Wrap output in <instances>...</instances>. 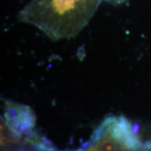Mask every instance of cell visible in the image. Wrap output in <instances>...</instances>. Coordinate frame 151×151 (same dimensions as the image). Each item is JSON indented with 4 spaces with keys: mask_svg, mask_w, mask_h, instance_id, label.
<instances>
[{
    "mask_svg": "<svg viewBox=\"0 0 151 151\" xmlns=\"http://www.w3.org/2000/svg\"><path fill=\"white\" fill-rule=\"evenodd\" d=\"M101 0H32L19 14L21 22L35 26L52 40L76 36L98 9Z\"/></svg>",
    "mask_w": 151,
    "mask_h": 151,
    "instance_id": "6da1fadb",
    "label": "cell"
},
{
    "mask_svg": "<svg viewBox=\"0 0 151 151\" xmlns=\"http://www.w3.org/2000/svg\"><path fill=\"white\" fill-rule=\"evenodd\" d=\"M4 116L9 127L18 136L35 126L36 116L32 109L27 106L6 101Z\"/></svg>",
    "mask_w": 151,
    "mask_h": 151,
    "instance_id": "7a4b0ae2",
    "label": "cell"
},
{
    "mask_svg": "<svg viewBox=\"0 0 151 151\" xmlns=\"http://www.w3.org/2000/svg\"><path fill=\"white\" fill-rule=\"evenodd\" d=\"M87 151H100V150L97 148V146H94L91 147V148H90L88 150H87Z\"/></svg>",
    "mask_w": 151,
    "mask_h": 151,
    "instance_id": "3957f363",
    "label": "cell"
}]
</instances>
